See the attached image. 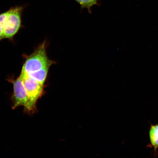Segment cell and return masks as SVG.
<instances>
[{
  "mask_svg": "<svg viewBox=\"0 0 158 158\" xmlns=\"http://www.w3.org/2000/svg\"><path fill=\"white\" fill-rule=\"evenodd\" d=\"M80 5L82 8L90 10L93 6L97 4L98 0H75Z\"/></svg>",
  "mask_w": 158,
  "mask_h": 158,
  "instance_id": "cell-7",
  "label": "cell"
},
{
  "mask_svg": "<svg viewBox=\"0 0 158 158\" xmlns=\"http://www.w3.org/2000/svg\"><path fill=\"white\" fill-rule=\"evenodd\" d=\"M10 82L13 84L14 89L13 108L23 106L27 111H30L28 96L23 83V77L20 74L15 80H11Z\"/></svg>",
  "mask_w": 158,
  "mask_h": 158,
  "instance_id": "cell-3",
  "label": "cell"
},
{
  "mask_svg": "<svg viewBox=\"0 0 158 158\" xmlns=\"http://www.w3.org/2000/svg\"><path fill=\"white\" fill-rule=\"evenodd\" d=\"M54 63L47 56L46 44L44 41L26 59L21 73H31L45 67L51 66Z\"/></svg>",
  "mask_w": 158,
  "mask_h": 158,
  "instance_id": "cell-1",
  "label": "cell"
},
{
  "mask_svg": "<svg viewBox=\"0 0 158 158\" xmlns=\"http://www.w3.org/2000/svg\"><path fill=\"white\" fill-rule=\"evenodd\" d=\"M22 7L12 8L7 11V15L4 26V39H11L18 32L21 27Z\"/></svg>",
  "mask_w": 158,
  "mask_h": 158,
  "instance_id": "cell-2",
  "label": "cell"
},
{
  "mask_svg": "<svg viewBox=\"0 0 158 158\" xmlns=\"http://www.w3.org/2000/svg\"><path fill=\"white\" fill-rule=\"evenodd\" d=\"M149 137L150 144L156 152L158 148V124L151 126L149 131Z\"/></svg>",
  "mask_w": 158,
  "mask_h": 158,
  "instance_id": "cell-6",
  "label": "cell"
},
{
  "mask_svg": "<svg viewBox=\"0 0 158 158\" xmlns=\"http://www.w3.org/2000/svg\"><path fill=\"white\" fill-rule=\"evenodd\" d=\"M7 15V12L0 14V41L4 39V26Z\"/></svg>",
  "mask_w": 158,
  "mask_h": 158,
  "instance_id": "cell-8",
  "label": "cell"
},
{
  "mask_svg": "<svg viewBox=\"0 0 158 158\" xmlns=\"http://www.w3.org/2000/svg\"><path fill=\"white\" fill-rule=\"evenodd\" d=\"M23 78V82L28 95L30 109L32 111L35 108V103L42 94L43 86L35 79L27 76L21 74Z\"/></svg>",
  "mask_w": 158,
  "mask_h": 158,
  "instance_id": "cell-4",
  "label": "cell"
},
{
  "mask_svg": "<svg viewBox=\"0 0 158 158\" xmlns=\"http://www.w3.org/2000/svg\"><path fill=\"white\" fill-rule=\"evenodd\" d=\"M50 66H47L40 69L39 70L36 71L34 72L31 73L27 74V76L33 78L40 83L43 85L44 84L45 80H46L47 74L48 72Z\"/></svg>",
  "mask_w": 158,
  "mask_h": 158,
  "instance_id": "cell-5",
  "label": "cell"
}]
</instances>
